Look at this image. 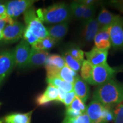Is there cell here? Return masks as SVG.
<instances>
[{"instance_id":"obj_1","label":"cell","mask_w":123,"mask_h":123,"mask_svg":"<svg viewBox=\"0 0 123 123\" xmlns=\"http://www.w3.org/2000/svg\"><path fill=\"white\" fill-rule=\"evenodd\" d=\"M93 100L99 101L107 108L113 107L123 101V84L113 79L98 86L93 92Z\"/></svg>"},{"instance_id":"obj_2","label":"cell","mask_w":123,"mask_h":123,"mask_svg":"<svg viewBox=\"0 0 123 123\" xmlns=\"http://www.w3.org/2000/svg\"><path fill=\"white\" fill-rule=\"evenodd\" d=\"M36 14L41 22L47 24L67 22L73 16L70 6L64 2L55 3L47 7L38 9Z\"/></svg>"},{"instance_id":"obj_3","label":"cell","mask_w":123,"mask_h":123,"mask_svg":"<svg viewBox=\"0 0 123 123\" xmlns=\"http://www.w3.org/2000/svg\"><path fill=\"white\" fill-rule=\"evenodd\" d=\"M86 113L92 123H108L113 121L112 110L105 107L95 100L91 101L87 107Z\"/></svg>"},{"instance_id":"obj_4","label":"cell","mask_w":123,"mask_h":123,"mask_svg":"<svg viewBox=\"0 0 123 123\" xmlns=\"http://www.w3.org/2000/svg\"><path fill=\"white\" fill-rule=\"evenodd\" d=\"M24 21L26 26L25 29L36 37L41 39L49 36L47 28L44 27L37 15L36 11L33 7H31L24 13Z\"/></svg>"},{"instance_id":"obj_5","label":"cell","mask_w":123,"mask_h":123,"mask_svg":"<svg viewBox=\"0 0 123 123\" xmlns=\"http://www.w3.org/2000/svg\"><path fill=\"white\" fill-rule=\"evenodd\" d=\"M118 71L111 67L107 63L93 67L92 77L88 84L99 86L113 79Z\"/></svg>"},{"instance_id":"obj_6","label":"cell","mask_w":123,"mask_h":123,"mask_svg":"<svg viewBox=\"0 0 123 123\" xmlns=\"http://www.w3.org/2000/svg\"><path fill=\"white\" fill-rule=\"evenodd\" d=\"M35 2L36 1L33 0H14L4 4L6 9L7 15L14 20L32 7Z\"/></svg>"},{"instance_id":"obj_7","label":"cell","mask_w":123,"mask_h":123,"mask_svg":"<svg viewBox=\"0 0 123 123\" xmlns=\"http://www.w3.org/2000/svg\"><path fill=\"white\" fill-rule=\"evenodd\" d=\"M66 65L63 58L58 54H50L46 59L44 67L46 70V79L56 78L59 71Z\"/></svg>"},{"instance_id":"obj_8","label":"cell","mask_w":123,"mask_h":123,"mask_svg":"<svg viewBox=\"0 0 123 123\" xmlns=\"http://www.w3.org/2000/svg\"><path fill=\"white\" fill-rule=\"evenodd\" d=\"M30 44L24 39L22 40L14 50L15 65L19 68L27 67L31 53Z\"/></svg>"},{"instance_id":"obj_9","label":"cell","mask_w":123,"mask_h":123,"mask_svg":"<svg viewBox=\"0 0 123 123\" xmlns=\"http://www.w3.org/2000/svg\"><path fill=\"white\" fill-rule=\"evenodd\" d=\"M111 46L115 49H123V18L108 27Z\"/></svg>"},{"instance_id":"obj_10","label":"cell","mask_w":123,"mask_h":123,"mask_svg":"<svg viewBox=\"0 0 123 123\" xmlns=\"http://www.w3.org/2000/svg\"><path fill=\"white\" fill-rule=\"evenodd\" d=\"M15 65L14 50H4L0 52V80L9 74Z\"/></svg>"},{"instance_id":"obj_11","label":"cell","mask_w":123,"mask_h":123,"mask_svg":"<svg viewBox=\"0 0 123 123\" xmlns=\"http://www.w3.org/2000/svg\"><path fill=\"white\" fill-rule=\"evenodd\" d=\"M25 28L24 25L18 21L7 25L2 30L3 39L7 42H16L22 37Z\"/></svg>"},{"instance_id":"obj_12","label":"cell","mask_w":123,"mask_h":123,"mask_svg":"<svg viewBox=\"0 0 123 123\" xmlns=\"http://www.w3.org/2000/svg\"><path fill=\"white\" fill-rule=\"evenodd\" d=\"M84 54L87 61L93 66H96L107 63L108 50H101L95 46L90 51L85 52Z\"/></svg>"},{"instance_id":"obj_13","label":"cell","mask_w":123,"mask_h":123,"mask_svg":"<svg viewBox=\"0 0 123 123\" xmlns=\"http://www.w3.org/2000/svg\"><path fill=\"white\" fill-rule=\"evenodd\" d=\"M58 99V88L49 84L42 94L36 98V103L38 105H44L52 101H57Z\"/></svg>"},{"instance_id":"obj_14","label":"cell","mask_w":123,"mask_h":123,"mask_svg":"<svg viewBox=\"0 0 123 123\" xmlns=\"http://www.w3.org/2000/svg\"><path fill=\"white\" fill-rule=\"evenodd\" d=\"M100 29L98 21L95 18H92L84 24L82 30V37L87 42H91L94 40L96 35Z\"/></svg>"},{"instance_id":"obj_15","label":"cell","mask_w":123,"mask_h":123,"mask_svg":"<svg viewBox=\"0 0 123 123\" xmlns=\"http://www.w3.org/2000/svg\"><path fill=\"white\" fill-rule=\"evenodd\" d=\"M49 55L47 51L37 50L31 49L27 67H38L44 66Z\"/></svg>"},{"instance_id":"obj_16","label":"cell","mask_w":123,"mask_h":123,"mask_svg":"<svg viewBox=\"0 0 123 123\" xmlns=\"http://www.w3.org/2000/svg\"><path fill=\"white\" fill-rule=\"evenodd\" d=\"M95 47L101 50H108L111 47L108 27L100 28L94 38Z\"/></svg>"},{"instance_id":"obj_17","label":"cell","mask_w":123,"mask_h":123,"mask_svg":"<svg viewBox=\"0 0 123 123\" xmlns=\"http://www.w3.org/2000/svg\"><path fill=\"white\" fill-rule=\"evenodd\" d=\"M73 91L75 95L81 101L85 103L90 95V89L87 83L79 76L76 78L73 83Z\"/></svg>"},{"instance_id":"obj_18","label":"cell","mask_w":123,"mask_h":123,"mask_svg":"<svg viewBox=\"0 0 123 123\" xmlns=\"http://www.w3.org/2000/svg\"><path fill=\"white\" fill-rule=\"evenodd\" d=\"M120 18L121 17L120 15L113 14V13L108 11L107 9L103 7L96 19L100 27L103 28V27H110Z\"/></svg>"},{"instance_id":"obj_19","label":"cell","mask_w":123,"mask_h":123,"mask_svg":"<svg viewBox=\"0 0 123 123\" xmlns=\"http://www.w3.org/2000/svg\"><path fill=\"white\" fill-rule=\"evenodd\" d=\"M68 26L67 22L55 24L47 29L49 36L58 41L62 39L68 31Z\"/></svg>"},{"instance_id":"obj_20","label":"cell","mask_w":123,"mask_h":123,"mask_svg":"<svg viewBox=\"0 0 123 123\" xmlns=\"http://www.w3.org/2000/svg\"><path fill=\"white\" fill-rule=\"evenodd\" d=\"M33 111L25 113H15L5 116L2 121L4 123H31Z\"/></svg>"},{"instance_id":"obj_21","label":"cell","mask_w":123,"mask_h":123,"mask_svg":"<svg viewBox=\"0 0 123 123\" xmlns=\"http://www.w3.org/2000/svg\"><path fill=\"white\" fill-rule=\"evenodd\" d=\"M58 41L50 36L38 40L31 45V49L37 50H44L51 49Z\"/></svg>"},{"instance_id":"obj_22","label":"cell","mask_w":123,"mask_h":123,"mask_svg":"<svg viewBox=\"0 0 123 123\" xmlns=\"http://www.w3.org/2000/svg\"><path fill=\"white\" fill-rule=\"evenodd\" d=\"M47 83L58 88H61L66 92H70L73 91V84L64 81L59 77L46 79Z\"/></svg>"},{"instance_id":"obj_23","label":"cell","mask_w":123,"mask_h":123,"mask_svg":"<svg viewBox=\"0 0 123 123\" xmlns=\"http://www.w3.org/2000/svg\"><path fill=\"white\" fill-rule=\"evenodd\" d=\"M78 76H79L77 74L76 72L69 68L66 64L60 71L58 76L59 78L63 80L64 81L71 83L72 84L74 83L75 80Z\"/></svg>"},{"instance_id":"obj_24","label":"cell","mask_w":123,"mask_h":123,"mask_svg":"<svg viewBox=\"0 0 123 123\" xmlns=\"http://www.w3.org/2000/svg\"><path fill=\"white\" fill-rule=\"evenodd\" d=\"M93 67L94 66L90 62L85 59L84 60L81 64L80 70L81 78L84 81L88 83L92 77Z\"/></svg>"},{"instance_id":"obj_25","label":"cell","mask_w":123,"mask_h":123,"mask_svg":"<svg viewBox=\"0 0 123 123\" xmlns=\"http://www.w3.org/2000/svg\"><path fill=\"white\" fill-rule=\"evenodd\" d=\"M62 57L63 58L66 64L68 66L69 68H70L71 70L75 72L79 71L80 70L82 63L78 61L72 57L68 53V52L66 51V53H64Z\"/></svg>"},{"instance_id":"obj_26","label":"cell","mask_w":123,"mask_h":123,"mask_svg":"<svg viewBox=\"0 0 123 123\" xmlns=\"http://www.w3.org/2000/svg\"><path fill=\"white\" fill-rule=\"evenodd\" d=\"M70 8L72 15L77 19H81L85 10L86 6L79 2V1H75L70 4Z\"/></svg>"},{"instance_id":"obj_27","label":"cell","mask_w":123,"mask_h":123,"mask_svg":"<svg viewBox=\"0 0 123 123\" xmlns=\"http://www.w3.org/2000/svg\"><path fill=\"white\" fill-rule=\"evenodd\" d=\"M67 108H69L75 111L79 112L82 114L86 113V110H87V107H86L85 103L81 101L79 98H78L76 96H75L73 102L68 107H67Z\"/></svg>"},{"instance_id":"obj_28","label":"cell","mask_w":123,"mask_h":123,"mask_svg":"<svg viewBox=\"0 0 123 123\" xmlns=\"http://www.w3.org/2000/svg\"><path fill=\"white\" fill-rule=\"evenodd\" d=\"M112 112L115 123H123V101L115 106Z\"/></svg>"},{"instance_id":"obj_29","label":"cell","mask_w":123,"mask_h":123,"mask_svg":"<svg viewBox=\"0 0 123 123\" xmlns=\"http://www.w3.org/2000/svg\"><path fill=\"white\" fill-rule=\"evenodd\" d=\"M62 123H92L90 118L86 113H83L76 117H64Z\"/></svg>"},{"instance_id":"obj_30","label":"cell","mask_w":123,"mask_h":123,"mask_svg":"<svg viewBox=\"0 0 123 123\" xmlns=\"http://www.w3.org/2000/svg\"><path fill=\"white\" fill-rule=\"evenodd\" d=\"M67 52L72 57L80 62L83 63L84 60V52L81 50L79 47L73 46V47H70Z\"/></svg>"},{"instance_id":"obj_31","label":"cell","mask_w":123,"mask_h":123,"mask_svg":"<svg viewBox=\"0 0 123 123\" xmlns=\"http://www.w3.org/2000/svg\"><path fill=\"white\" fill-rule=\"evenodd\" d=\"M95 10H96V6L95 5L86 6L85 10H84L83 14L81 19L83 22V24L88 21L89 20L93 18L95 13Z\"/></svg>"},{"instance_id":"obj_32","label":"cell","mask_w":123,"mask_h":123,"mask_svg":"<svg viewBox=\"0 0 123 123\" xmlns=\"http://www.w3.org/2000/svg\"><path fill=\"white\" fill-rule=\"evenodd\" d=\"M76 96L75 95V92H74V91L70 92H67L66 93L65 98H64L63 101V103L66 107H68L69 105L71 104V103L73 102V101L74 99V98Z\"/></svg>"},{"instance_id":"obj_33","label":"cell","mask_w":123,"mask_h":123,"mask_svg":"<svg viewBox=\"0 0 123 123\" xmlns=\"http://www.w3.org/2000/svg\"><path fill=\"white\" fill-rule=\"evenodd\" d=\"M110 4L112 6L114 7L120 12L123 13V0H116V1H111Z\"/></svg>"},{"instance_id":"obj_34","label":"cell","mask_w":123,"mask_h":123,"mask_svg":"<svg viewBox=\"0 0 123 123\" xmlns=\"http://www.w3.org/2000/svg\"><path fill=\"white\" fill-rule=\"evenodd\" d=\"M7 15L5 5L2 3H0V18L3 20Z\"/></svg>"},{"instance_id":"obj_35","label":"cell","mask_w":123,"mask_h":123,"mask_svg":"<svg viewBox=\"0 0 123 123\" xmlns=\"http://www.w3.org/2000/svg\"><path fill=\"white\" fill-rule=\"evenodd\" d=\"M66 93L64 90H63L61 88H58V102L63 103L64 98H65Z\"/></svg>"},{"instance_id":"obj_36","label":"cell","mask_w":123,"mask_h":123,"mask_svg":"<svg viewBox=\"0 0 123 123\" xmlns=\"http://www.w3.org/2000/svg\"><path fill=\"white\" fill-rule=\"evenodd\" d=\"M79 2L86 6L95 5V4L97 3V1L95 0H80V1H79Z\"/></svg>"},{"instance_id":"obj_37","label":"cell","mask_w":123,"mask_h":123,"mask_svg":"<svg viewBox=\"0 0 123 123\" xmlns=\"http://www.w3.org/2000/svg\"><path fill=\"white\" fill-rule=\"evenodd\" d=\"M6 26V23L5 21H3L2 19L0 18V30H3V29H4V27Z\"/></svg>"},{"instance_id":"obj_38","label":"cell","mask_w":123,"mask_h":123,"mask_svg":"<svg viewBox=\"0 0 123 123\" xmlns=\"http://www.w3.org/2000/svg\"><path fill=\"white\" fill-rule=\"evenodd\" d=\"M3 39V34H2V31L0 30V41Z\"/></svg>"},{"instance_id":"obj_39","label":"cell","mask_w":123,"mask_h":123,"mask_svg":"<svg viewBox=\"0 0 123 123\" xmlns=\"http://www.w3.org/2000/svg\"><path fill=\"white\" fill-rule=\"evenodd\" d=\"M0 123H2V121H0Z\"/></svg>"},{"instance_id":"obj_40","label":"cell","mask_w":123,"mask_h":123,"mask_svg":"<svg viewBox=\"0 0 123 123\" xmlns=\"http://www.w3.org/2000/svg\"><path fill=\"white\" fill-rule=\"evenodd\" d=\"M1 81H2V80H0V83H1Z\"/></svg>"},{"instance_id":"obj_41","label":"cell","mask_w":123,"mask_h":123,"mask_svg":"<svg viewBox=\"0 0 123 123\" xmlns=\"http://www.w3.org/2000/svg\"><path fill=\"white\" fill-rule=\"evenodd\" d=\"M0 105H1V103H0Z\"/></svg>"}]
</instances>
